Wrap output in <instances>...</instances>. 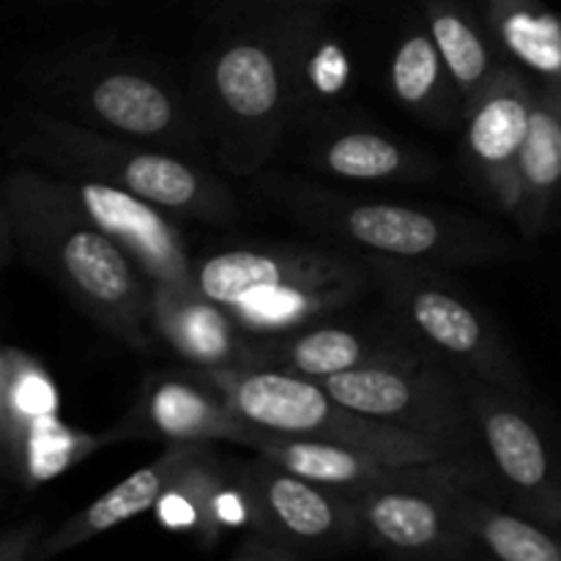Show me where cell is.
<instances>
[{"label": "cell", "instance_id": "6da1fadb", "mask_svg": "<svg viewBox=\"0 0 561 561\" xmlns=\"http://www.w3.org/2000/svg\"><path fill=\"white\" fill-rule=\"evenodd\" d=\"M16 255L53 279L93 323L148 354L157 343L151 327V283L135 261L80 211L47 170L16 164L5 173Z\"/></svg>", "mask_w": 561, "mask_h": 561}, {"label": "cell", "instance_id": "7a4b0ae2", "mask_svg": "<svg viewBox=\"0 0 561 561\" xmlns=\"http://www.w3.org/2000/svg\"><path fill=\"white\" fill-rule=\"evenodd\" d=\"M11 151L22 164L66 179L104 181L146 197L173 217L214 225L236 217V201L228 186L201 164L186 162L153 142L77 124L47 107L22 110L11 121Z\"/></svg>", "mask_w": 561, "mask_h": 561}, {"label": "cell", "instance_id": "3957f363", "mask_svg": "<svg viewBox=\"0 0 561 561\" xmlns=\"http://www.w3.org/2000/svg\"><path fill=\"white\" fill-rule=\"evenodd\" d=\"M201 124L219 164L239 175L261 170L294 129L285 27L277 11L230 33L208 53Z\"/></svg>", "mask_w": 561, "mask_h": 561}, {"label": "cell", "instance_id": "277c9868", "mask_svg": "<svg viewBox=\"0 0 561 561\" xmlns=\"http://www.w3.org/2000/svg\"><path fill=\"white\" fill-rule=\"evenodd\" d=\"M274 195L301 225L356 252L463 268L499 261L510 250L491 225L444 208L345 195L312 184H277Z\"/></svg>", "mask_w": 561, "mask_h": 561}, {"label": "cell", "instance_id": "5b68a950", "mask_svg": "<svg viewBox=\"0 0 561 561\" xmlns=\"http://www.w3.org/2000/svg\"><path fill=\"white\" fill-rule=\"evenodd\" d=\"M359 255L365 257L373 288L383 296L394 321L422 351L453 367L466 381L531 394L529 378L504 334L485 310L444 274V266L373 252Z\"/></svg>", "mask_w": 561, "mask_h": 561}, {"label": "cell", "instance_id": "8992f818", "mask_svg": "<svg viewBox=\"0 0 561 561\" xmlns=\"http://www.w3.org/2000/svg\"><path fill=\"white\" fill-rule=\"evenodd\" d=\"M53 113L77 124L153 142L192 148L203 142L201 115L164 75L118 55H71L49 66L38 80Z\"/></svg>", "mask_w": 561, "mask_h": 561}, {"label": "cell", "instance_id": "52a82bcc", "mask_svg": "<svg viewBox=\"0 0 561 561\" xmlns=\"http://www.w3.org/2000/svg\"><path fill=\"white\" fill-rule=\"evenodd\" d=\"M482 493L561 535V431L531 394L466 381Z\"/></svg>", "mask_w": 561, "mask_h": 561}, {"label": "cell", "instance_id": "ba28073f", "mask_svg": "<svg viewBox=\"0 0 561 561\" xmlns=\"http://www.w3.org/2000/svg\"><path fill=\"white\" fill-rule=\"evenodd\" d=\"M203 373L222 389L236 416L255 431L348 444L394 466L447 460L442 449L422 436L351 411L312 378L272 367H222Z\"/></svg>", "mask_w": 561, "mask_h": 561}, {"label": "cell", "instance_id": "9c48e42d", "mask_svg": "<svg viewBox=\"0 0 561 561\" xmlns=\"http://www.w3.org/2000/svg\"><path fill=\"white\" fill-rule=\"evenodd\" d=\"M321 383L356 414L422 436L444 458L471 469L474 425L466 378L427 351L340 373Z\"/></svg>", "mask_w": 561, "mask_h": 561}, {"label": "cell", "instance_id": "30bf717a", "mask_svg": "<svg viewBox=\"0 0 561 561\" xmlns=\"http://www.w3.org/2000/svg\"><path fill=\"white\" fill-rule=\"evenodd\" d=\"M469 485H477L474 471L453 460L394 466L351 493L362 548L403 559H466L460 499Z\"/></svg>", "mask_w": 561, "mask_h": 561}, {"label": "cell", "instance_id": "8fae6325", "mask_svg": "<svg viewBox=\"0 0 561 561\" xmlns=\"http://www.w3.org/2000/svg\"><path fill=\"white\" fill-rule=\"evenodd\" d=\"M239 477L255 513L250 531L290 548L299 559L362 548L351 493L301 480L261 455L239 466Z\"/></svg>", "mask_w": 561, "mask_h": 561}, {"label": "cell", "instance_id": "7c38bea8", "mask_svg": "<svg viewBox=\"0 0 561 561\" xmlns=\"http://www.w3.org/2000/svg\"><path fill=\"white\" fill-rule=\"evenodd\" d=\"M535 93L537 80L507 60L463 113V157L471 179L510 219L518 206V164L529 135Z\"/></svg>", "mask_w": 561, "mask_h": 561}, {"label": "cell", "instance_id": "4fadbf2b", "mask_svg": "<svg viewBox=\"0 0 561 561\" xmlns=\"http://www.w3.org/2000/svg\"><path fill=\"white\" fill-rule=\"evenodd\" d=\"M113 444L126 438H162L168 444H239L247 447L252 427L236 416L222 389L203 370H159L146 376L135 403L110 427Z\"/></svg>", "mask_w": 561, "mask_h": 561}, {"label": "cell", "instance_id": "5bb4252c", "mask_svg": "<svg viewBox=\"0 0 561 561\" xmlns=\"http://www.w3.org/2000/svg\"><path fill=\"white\" fill-rule=\"evenodd\" d=\"M420 345L392 318L378 323L312 321L274 337H250L244 367H272L294 376L327 381L387 359L420 354Z\"/></svg>", "mask_w": 561, "mask_h": 561}, {"label": "cell", "instance_id": "9a60e30c", "mask_svg": "<svg viewBox=\"0 0 561 561\" xmlns=\"http://www.w3.org/2000/svg\"><path fill=\"white\" fill-rule=\"evenodd\" d=\"M55 179L80 206V211L140 266L148 283L162 288H195V257L190 255L184 236L170 219L173 214L104 181L66 175Z\"/></svg>", "mask_w": 561, "mask_h": 561}, {"label": "cell", "instance_id": "2e32d148", "mask_svg": "<svg viewBox=\"0 0 561 561\" xmlns=\"http://www.w3.org/2000/svg\"><path fill=\"white\" fill-rule=\"evenodd\" d=\"M365 257L340 247L261 244L219 250L195 261V288L219 307H233L247 296L310 279L367 277Z\"/></svg>", "mask_w": 561, "mask_h": 561}, {"label": "cell", "instance_id": "e0dca14e", "mask_svg": "<svg viewBox=\"0 0 561 561\" xmlns=\"http://www.w3.org/2000/svg\"><path fill=\"white\" fill-rule=\"evenodd\" d=\"M285 27L294 126H323L345 118L356 88L348 42L329 25L327 9L277 11Z\"/></svg>", "mask_w": 561, "mask_h": 561}, {"label": "cell", "instance_id": "ac0fdd59", "mask_svg": "<svg viewBox=\"0 0 561 561\" xmlns=\"http://www.w3.org/2000/svg\"><path fill=\"white\" fill-rule=\"evenodd\" d=\"M208 449H211V444H168V449L157 460L131 471L126 480H121L118 485H113L102 496L93 499L80 513L64 520L53 535L42 537L33 559L60 557V553L71 551V548L85 546V542L96 540V537L107 535V531L151 513L159 499H162V493L197 458H203Z\"/></svg>", "mask_w": 561, "mask_h": 561}, {"label": "cell", "instance_id": "d6986e66", "mask_svg": "<svg viewBox=\"0 0 561 561\" xmlns=\"http://www.w3.org/2000/svg\"><path fill=\"white\" fill-rule=\"evenodd\" d=\"M151 327L195 370L244 367L247 337L225 307L197 288L151 285Z\"/></svg>", "mask_w": 561, "mask_h": 561}, {"label": "cell", "instance_id": "ffe728a7", "mask_svg": "<svg viewBox=\"0 0 561 561\" xmlns=\"http://www.w3.org/2000/svg\"><path fill=\"white\" fill-rule=\"evenodd\" d=\"M310 159L327 175L356 184L422 181L436 170L431 159L409 142L373 126H354L345 118L318 126Z\"/></svg>", "mask_w": 561, "mask_h": 561}, {"label": "cell", "instance_id": "44dd1931", "mask_svg": "<svg viewBox=\"0 0 561 561\" xmlns=\"http://www.w3.org/2000/svg\"><path fill=\"white\" fill-rule=\"evenodd\" d=\"M561 201V85L537 82L529 135L518 164V206L513 222L526 239L551 225Z\"/></svg>", "mask_w": 561, "mask_h": 561}, {"label": "cell", "instance_id": "7402d4cb", "mask_svg": "<svg viewBox=\"0 0 561 561\" xmlns=\"http://www.w3.org/2000/svg\"><path fill=\"white\" fill-rule=\"evenodd\" d=\"M387 85L400 107L431 126L463 124L466 102L425 22L405 27L398 38L389 55Z\"/></svg>", "mask_w": 561, "mask_h": 561}, {"label": "cell", "instance_id": "603a6c76", "mask_svg": "<svg viewBox=\"0 0 561 561\" xmlns=\"http://www.w3.org/2000/svg\"><path fill=\"white\" fill-rule=\"evenodd\" d=\"M460 537L466 559L496 561H561V535L551 526L466 488L460 499Z\"/></svg>", "mask_w": 561, "mask_h": 561}, {"label": "cell", "instance_id": "cb8c5ba5", "mask_svg": "<svg viewBox=\"0 0 561 561\" xmlns=\"http://www.w3.org/2000/svg\"><path fill=\"white\" fill-rule=\"evenodd\" d=\"M247 449L261 458L272 460L279 469L301 477V480L318 482V485L334 488V491L354 493L359 488L383 480L394 463H387L378 455L365 449L348 447V444L323 442V438L285 436V433H266L252 427Z\"/></svg>", "mask_w": 561, "mask_h": 561}, {"label": "cell", "instance_id": "d4e9b609", "mask_svg": "<svg viewBox=\"0 0 561 561\" xmlns=\"http://www.w3.org/2000/svg\"><path fill=\"white\" fill-rule=\"evenodd\" d=\"M422 22L431 31L466 104L485 91L507 64L488 31L485 16L474 14L466 0H422Z\"/></svg>", "mask_w": 561, "mask_h": 561}, {"label": "cell", "instance_id": "484cf974", "mask_svg": "<svg viewBox=\"0 0 561 561\" xmlns=\"http://www.w3.org/2000/svg\"><path fill=\"white\" fill-rule=\"evenodd\" d=\"M504 58L537 82L561 85V11L542 0H480Z\"/></svg>", "mask_w": 561, "mask_h": 561}, {"label": "cell", "instance_id": "4316f807", "mask_svg": "<svg viewBox=\"0 0 561 561\" xmlns=\"http://www.w3.org/2000/svg\"><path fill=\"white\" fill-rule=\"evenodd\" d=\"M60 414V394L38 359L20 348H3L0 365V449L3 460L20 438L49 416Z\"/></svg>", "mask_w": 561, "mask_h": 561}, {"label": "cell", "instance_id": "83f0119b", "mask_svg": "<svg viewBox=\"0 0 561 561\" xmlns=\"http://www.w3.org/2000/svg\"><path fill=\"white\" fill-rule=\"evenodd\" d=\"M113 438L110 433H85L66 425L58 416H49L42 425L27 431L14 449L5 455V463L11 466L16 477L25 485H42L55 480L58 474L69 471L80 460L91 458L99 449L110 447Z\"/></svg>", "mask_w": 561, "mask_h": 561}, {"label": "cell", "instance_id": "f1b7e54d", "mask_svg": "<svg viewBox=\"0 0 561 561\" xmlns=\"http://www.w3.org/2000/svg\"><path fill=\"white\" fill-rule=\"evenodd\" d=\"M225 474V466L214 455V447L203 458H197L151 510L157 524L175 535H192L201 540L203 524H206V504L211 496V488Z\"/></svg>", "mask_w": 561, "mask_h": 561}, {"label": "cell", "instance_id": "f546056e", "mask_svg": "<svg viewBox=\"0 0 561 561\" xmlns=\"http://www.w3.org/2000/svg\"><path fill=\"white\" fill-rule=\"evenodd\" d=\"M233 559L239 561H301L290 548L257 535V531H244L241 542L236 546Z\"/></svg>", "mask_w": 561, "mask_h": 561}, {"label": "cell", "instance_id": "4dcf8cb0", "mask_svg": "<svg viewBox=\"0 0 561 561\" xmlns=\"http://www.w3.org/2000/svg\"><path fill=\"white\" fill-rule=\"evenodd\" d=\"M42 542L36 524L14 526V529L0 531V561H27L36 557V548Z\"/></svg>", "mask_w": 561, "mask_h": 561}, {"label": "cell", "instance_id": "1f68e13d", "mask_svg": "<svg viewBox=\"0 0 561 561\" xmlns=\"http://www.w3.org/2000/svg\"><path fill=\"white\" fill-rule=\"evenodd\" d=\"M16 255L14 228H11V211H9V195H5V175L0 170V268L11 263Z\"/></svg>", "mask_w": 561, "mask_h": 561}, {"label": "cell", "instance_id": "d6a6232c", "mask_svg": "<svg viewBox=\"0 0 561 561\" xmlns=\"http://www.w3.org/2000/svg\"><path fill=\"white\" fill-rule=\"evenodd\" d=\"M268 11H294V9H329L343 0H261Z\"/></svg>", "mask_w": 561, "mask_h": 561}, {"label": "cell", "instance_id": "836d02e7", "mask_svg": "<svg viewBox=\"0 0 561 561\" xmlns=\"http://www.w3.org/2000/svg\"><path fill=\"white\" fill-rule=\"evenodd\" d=\"M3 348H5V345L0 343V365H3Z\"/></svg>", "mask_w": 561, "mask_h": 561}, {"label": "cell", "instance_id": "e575fe53", "mask_svg": "<svg viewBox=\"0 0 561 561\" xmlns=\"http://www.w3.org/2000/svg\"><path fill=\"white\" fill-rule=\"evenodd\" d=\"M0 460H3V449H0Z\"/></svg>", "mask_w": 561, "mask_h": 561}]
</instances>
